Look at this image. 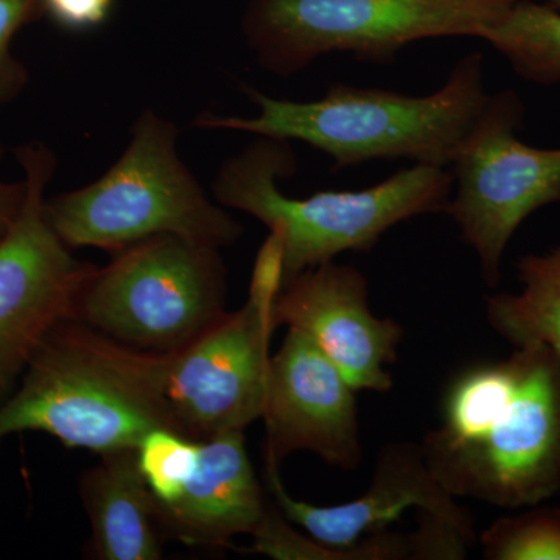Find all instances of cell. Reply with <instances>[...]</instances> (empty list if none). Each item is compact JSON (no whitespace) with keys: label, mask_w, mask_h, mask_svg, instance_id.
<instances>
[{"label":"cell","mask_w":560,"mask_h":560,"mask_svg":"<svg viewBox=\"0 0 560 560\" xmlns=\"http://www.w3.org/2000/svg\"><path fill=\"white\" fill-rule=\"evenodd\" d=\"M3 150L0 149V161ZM25 202V183H7L0 178V241L9 234L13 224L16 223Z\"/></svg>","instance_id":"603a6c76"},{"label":"cell","mask_w":560,"mask_h":560,"mask_svg":"<svg viewBox=\"0 0 560 560\" xmlns=\"http://www.w3.org/2000/svg\"><path fill=\"white\" fill-rule=\"evenodd\" d=\"M92 547L102 560H158L165 534L158 501L140 471L138 451L103 453L80 482Z\"/></svg>","instance_id":"9a60e30c"},{"label":"cell","mask_w":560,"mask_h":560,"mask_svg":"<svg viewBox=\"0 0 560 560\" xmlns=\"http://www.w3.org/2000/svg\"><path fill=\"white\" fill-rule=\"evenodd\" d=\"M525 105L514 91L489 95L453 160L445 213L477 253L486 285L501 280L504 250L523 221L560 201V149L518 139Z\"/></svg>","instance_id":"ba28073f"},{"label":"cell","mask_w":560,"mask_h":560,"mask_svg":"<svg viewBox=\"0 0 560 560\" xmlns=\"http://www.w3.org/2000/svg\"><path fill=\"white\" fill-rule=\"evenodd\" d=\"M40 14L43 0H0V109L27 86V69L14 57L11 44L16 33Z\"/></svg>","instance_id":"ffe728a7"},{"label":"cell","mask_w":560,"mask_h":560,"mask_svg":"<svg viewBox=\"0 0 560 560\" xmlns=\"http://www.w3.org/2000/svg\"><path fill=\"white\" fill-rule=\"evenodd\" d=\"M220 249L156 235L113 254L77 302L75 318L106 337L149 352L186 348L226 315Z\"/></svg>","instance_id":"52a82bcc"},{"label":"cell","mask_w":560,"mask_h":560,"mask_svg":"<svg viewBox=\"0 0 560 560\" xmlns=\"http://www.w3.org/2000/svg\"><path fill=\"white\" fill-rule=\"evenodd\" d=\"M154 430L186 436L162 393L160 353L121 345L77 319L47 335L0 401V444L39 431L103 455L138 448Z\"/></svg>","instance_id":"7a4b0ae2"},{"label":"cell","mask_w":560,"mask_h":560,"mask_svg":"<svg viewBox=\"0 0 560 560\" xmlns=\"http://www.w3.org/2000/svg\"><path fill=\"white\" fill-rule=\"evenodd\" d=\"M178 127L154 110L139 114L119 160L81 189L44 201V215L70 249L114 254L156 235L223 248L242 237L243 226L213 202L184 164Z\"/></svg>","instance_id":"5b68a950"},{"label":"cell","mask_w":560,"mask_h":560,"mask_svg":"<svg viewBox=\"0 0 560 560\" xmlns=\"http://www.w3.org/2000/svg\"><path fill=\"white\" fill-rule=\"evenodd\" d=\"M279 469L267 467V481L276 506L293 525L335 551L337 560H355L353 547L364 537L388 529L405 511L447 523L475 534L474 517L431 474L420 444L393 442L375 460L370 488L359 499L337 506H316L291 497L280 481ZM477 536V534H475Z\"/></svg>","instance_id":"4fadbf2b"},{"label":"cell","mask_w":560,"mask_h":560,"mask_svg":"<svg viewBox=\"0 0 560 560\" xmlns=\"http://www.w3.org/2000/svg\"><path fill=\"white\" fill-rule=\"evenodd\" d=\"M278 329L275 308L248 298L186 348L160 353L162 393L187 438L201 442L261 419Z\"/></svg>","instance_id":"30bf717a"},{"label":"cell","mask_w":560,"mask_h":560,"mask_svg":"<svg viewBox=\"0 0 560 560\" xmlns=\"http://www.w3.org/2000/svg\"><path fill=\"white\" fill-rule=\"evenodd\" d=\"M200 442L171 430H154L138 445L140 471L158 503L178 499L195 474Z\"/></svg>","instance_id":"d6986e66"},{"label":"cell","mask_w":560,"mask_h":560,"mask_svg":"<svg viewBox=\"0 0 560 560\" xmlns=\"http://www.w3.org/2000/svg\"><path fill=\"white\" fill-rule=\"evenodd\" d=\"M522 79L560 83V11L548 3L517 0L481 32Z\"/></svg>","instance_id":"e0dca14e"},{"label":"cell","mask_w":560,"mask_h":560,"mask_svg":"<svg viewBox=\"0 0 560 560\" xmlns=\"http://www.w3.org/2000/svg\"><path fill=\"white\" fill-rule=\"evenodd\" d=\"M257 138L221 164L212 195L223 208L249 213L270 232H278L283 242L285 283L348 250L366 253L401 221L444 212L452 197V173L436 165L416 164L370 189L324 190L308 198H290L279 189L280 179L296 173L289 140Z\"/></svg>","instance_id":"277c9868"},{"label":"cell","mask_w":560,"mask_h":560,"mask_svg":"<svg viewBox=\"0 0 560 560\" xmlns=\"http://www.w3.org/2000/svg\"><path fill=\"white\" fill-rule=\"evenodd\" d=\"M517 271L522 290L486 298V320L514 349L547 346L560 360V248L526 254Z\"/></svg>","instance_id":"2e32d148"},{"label":"cell","mask_w":560,"mask_h":560,"mask_svg":"<svg viewBox=\"0 0 560 560\" xmlns=\"http://www.w3.org/2000/svg\"><path fill=\"white\" fill-rule=\"evenodd\" d=\"M114 0H43L44 14L72 32L101 27L108 20Z\"/></svg>","instance_id":"7402d4cb"},{"label":"cell","mask_w":560,"mask_h":560,"mask_svg":"<svg viewBox=\"0 0 560 560\" xmlns=\"http://www.w3.org/2000/svg\"><path fill=\"white\" fill-rule=\"evenodd\" d=\"M243 431L200 442L198 464L178 499L158 503L165 534L195 547H230L253 534L268 510Z\"/></svg>","instance_id":"5bb4252c"},{"label":"cell","mask_w":560,"mask_h":560,"mask_svg":"<svg viewBox=\"0 0 560 560\" xmlns=\"http://www.w3.org/2000/svg\"><path fill=\"white\" fill-rule=\"evenodd\" d=\"M517 0H249L246 46L261 68L291 77L323 55L393 61L416 40L475 36Z\"/></svg>","instance_id":"8992f818"},{"label":"cell","mask_w":560,"mask_h":560,"mask_svg":"<svg viewBox=\"0 0 560 560\" xmlns=\"http://www.w3.org/2000/svg\"><path fill=\"white\" fill-rule=\"evenodd\" d=\"M488 560H560V508L501 517L480 536Z\"/></svg>","instance_id":"ac0fdd59"},{"label":"cell","mask_w":560,"mask_h":560,"mask_svg":"<svg viewBox=\"0 0 560 560\" xmlns=\"http://www.w3.org/2000/svg\"><path fill=\"white\" fill-rule=\"evenodd\" d=\"M250 536L254 545L248 551L271 559L337 560L335 551L291 528L289 518L272 503L268 504L264 518Z\"/></svg>","instance_id":"44dd1931"},{"label":"cell","mask_w":560,"mask_h":560,"mask_svg":"<svg viewBox=\"0 0 560 560\" xmlns=\"http://www.w3.org/2000/svg\"><path fill=\"white\" fill-rule=\"evenodd\" d=\"M275 319L278 327L304 331L353 389H393L389 366L404 327L371 312L366 279L355 268L331 260L294 276L276 300Z\"/></svg>","instance_id":"7c38bea8"},{"label":"cell","mask_w":560,"mask_h":560,"mask_svg":"<svg viewBox=\"0 0 560 560\" xmlns=\"http://www.w3.org/2000/svg\"><path fill=\"white\" fill-rule=\"evenodd\" d=\"M355 393L304 331L289 329L268 368L265 467L279 469L294 452H312L355 470L363 459Z\"/></svg>","instance_id":"8fae6325"},{"label":"cell","mask_w":560,"mask_h":560,"mask_svg":"<svg viewBox=\"0 0 560 560\" xmlns=\"http://www.w3.org/2000/svg\"><path fill=\"white\" fill-rule=\"evenodd\" d=\"M243 92L259 109L256 116L200 114L195 127L301 140L329 154L335 168L375 160L445 167L489 97L480 54L460 60L447 83L425 97L348 84H335L315 102L280 101L246 84Z\"/></svg>","instance_id":"3957f363"},{"label":"cell","mask_w":560,"mask_h":560,"mask_svg":"<svg viewBox=\"0 0 560 560\" xmlns=\"http://www.w3.org/2000/svg\"><path fill=\"white\" fill-rule=\"evenodd\" d=\"M420 448L455 499L504 510L550 500L560 492V360L529 346L459 371Z\"/></svg>","instance_id":"6da1fadb"},{"label":"cell","mask_w":560,"mask_h":560,"mask_svg":"<svg viewBox=\"0 0 560 560\" xmlns=\"http://www.w3.org/2000/svg\"><path fill=\"white\" fill-rule=\"evenodd\" d=\"M545 3H548V5H551L552 9L560 11V0H545Z\"/></svg>","instance_id":"cb8c5ba5"},{"label":"cell","mask_w":560,"mask_h":560,"mask_svg":"<svg viewBox=\"0 0 560 560\" xmlns=\"http://www.w3.org/2000/svg\"><path fill=\"white\" fill-rule=\"evenodd\" d=\"M25 202L0 241V401L16 388L36 350L58 324L75 318L77 302L97 267L73 257L44 215L57 156L35 140L16 150Z\"/></svg>","instance_id":"9c48e42d"}]
</instances>
